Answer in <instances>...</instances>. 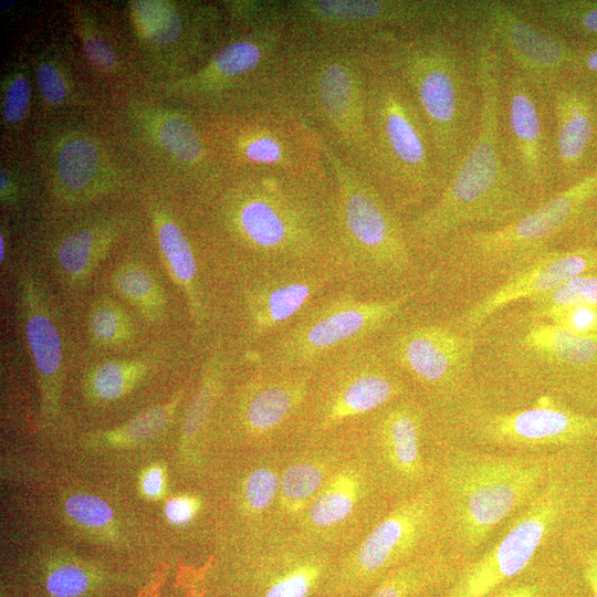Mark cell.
<instances>
[{
    "label": "cell",
    "instance_id": "6da1fadb",
    "mask_svg": "<svg viewBox=\"0 0 597 597\" xmlns=\"http://www.w3.org/2000/svg\"><path fill=\"white\" fill-rule=\"evenodd\" d=\"M469 33L482 101L479 132L439 197L406 219L419 258L457 232L500 228L537 206L514 171L503 140L500 105L505 60L481 31L471 28Z\"/></svg>",
    "mask_w": 597,
    "mask_h": 597
},
{
    "label": "cell",
    "instance_id": "7a4b0ae2",
    "mask_svg": "<svg viewBox=\"0 0 597 597\" xmlns=\"http://www.w3.org/2000/svg\"><path fill=\"white\" fill-rule=\"evenodd\" d=\"M226 180L218 187L217 216L251 271L329 268L335 242L332 179L255 170L226 172Z\"/></svg>",
    "mask_w": 597,
    "mask_h": 597
},
{
    "label": "cell",
    "instance_id": "3957f363",
    "mask_svg": "<svg viewBox=\"0 0 597 597\" xmlns=\"http://www.w3.org/2000/svg\"><path fill=\"white\" fill-rule=\"evenodd\" d=\"M574 450V449H573ZM566 451L491 452L449 446L436 461L442 544L460 568L475 559L494 532L544 488Z\"/></svg>",
    "mask_w": 597,
    "mask_h": 597
},
{
    "label": "cell",
    "instance_id": "277c9868",
    "mask_svg": "<svg viewBox=\"0 0 597 597\" xmlns=\"http://www.w3.org/2000/svg\"><path fill=\"white\" fill-rule=\"evenodd\" d=\"M367 49L408 87L448 182L475 140L480 126L482 101L468 27L394 33Z\"/></svg>",
    "mask_w": 597,
    "mask_h": 597
},
{
    "label": "cell",
    "instance_id": "5b68a950",
    "mask_svg": "<svg viewBox=\"0 0 597 597\" xmlns=\"http://www.w3.org/2000/svg\"><path fill=\"white\" fill-rule=\"evenodd\" d=\"M333 184L335 242L329 268L337 285L389 297L422 286L420 258L406 218L364 174L324 143Z\"/></svg>",
    "mask_w": 597,
    "mask_h": 597
},
{
    "label": "cell",
    "instance_id": "8992f818",
    "mask_svg": "<svg viewBox=\"0 0 597 597\" xmlns=\"http://www.w3.org/2000/svg\"><path fill=\"white\" fill-rule=\"evenodd\" d=\"M475 337L474 373H494L537 397L597 411V336L576 335L522 307L494 314Z\"/></svg>",
    "mask_w": 597,
    "mask_h": 597
},
{
    "label": "cell",
    "instance_id": "52a82bcc",
    "mask_svg": "<svg viewBox=\"0 0 597 597\" xmlns=\"http://www.w3.org/2000/svg\"><path fill=\"white\" fill-rule=\"evenodd\" d=\"M596 513L597 464L588 449L568 450L544 488L507 522L501 536L460 568L444 597L489 596L544 552L561 546L574 527Z\"/></svg>",
    "mask_w": 597,
    "mask_h": 597
},
{
    "label": "cell",
    "instance_id": "ba28073f",
    "mask_svg": "<svg viewBox=\"0 0 597 597\" xmlns=\"http://www.w3.org/2000/svg\"><path fill=\"white\" fill-rule=\"evenodd\" d=\"M366 87L364 46L292 36L284 81L286 104L341 158L368 177Z\"/></svg>",
    "mask_w": 597,
    "mask_h": 597
},
{
    "label": "cell",
    "instance_id": "9c48e42d",
    "mask_svg": "<svg viewBox=\"0 0 597 597\" xmlns=\"http://www.w3.org/2000/svg\"><path fill=\"white\" fill-rule=\"evenodd\" d=\"M366 52L368 178L407 219L430 206L447 180L408 87L376 54Z\"/></svg>",
    "mask_w": 597,
    "mask_h": 597
},
{
    "label": "cell",
    "instance_id": "30bf717a",
    "mask_svg": "<svg viewBox=\"0 0 597 597\" xmlns=\"http://www.w3.org/2000/svg\"><path fill=\"white\" fill-rule=\"evenodd\" d=\"M596 200L597 165L588 175L556 191L521 218L500 228L457 232L423 256H433L438 266L459 270L465 276L503 281L555 247Z\"/></svg>",
    "mask_w": 597,
    "mask_h": 597
},
{
    "label": "cell",
    "instance_id": "8fae6325",
    "mask_svg": "<svg viewBox=\"0 0 597 597\" xmlns=\"http://www.w3.org/2000/svg\"><path fill=\"white\" fill-rule=\"evenodd\" d=\"M226 40L174 88L211 117L283 104L292 36L283 27H229Z\"/></svg>",
    "mask_w": 597,
    "mask_h": 597
},
{
    "label": "cell",
    "instance_id": "7c38bea8",
    "mask_svg": "<svg viewBox=\"0 0 597 597\" xmlns=\"http://www.w3.org/2000/svg\"><path fill=\"white\" fill-rule=\"evenodd\" d=\"M411 394L376 337L342 348L312 368L310 392L293 441L338 433Z\"/></svg>",
    "mask_w": 597,
    "mask_h": 597
},
{
    "label": "cell",
    "instance_id": "4fadbf2b",
    "mask_svg": "<svg viewBox=\"0 0 597 597\" xmlns=\"http://www.w3.org/2000/svg\"><path fill=\"white\" fill-rule=\"evenodd\" d=\"M425 287L371 297L336 287L255 352L258 367L312 369L347 346L373 339L406 312Z\"/></svg>",
    "mask_w": 597,
    "mask_h": 597
},
{
    "label": "cell",
    "instance_id": "5bb4252c",
    "mask_svg": "<svg viewBox=\"0 0 597 597\" xmlns=\"http://www.w3.org/2000/svg\"><path fill=\"white\" fill-rule=\"evenodd\" d=\"M273 13L293 38L366 48L394 33L465 28L469 0H273Z\"/></svg>",
    "mask_w": 597,
    "mask_h": 597
},
{
    "label": "cell",
    "instance_id": "9a60e30c",
    "mask_svg": "<svg viewBox=\"0 0 597 597\" xmlns=\"http://www.w3.org/2000/svg\"><path fill=\"white\" fill-rule=\"evenodd\" d=\"M210 130L224 172L261 170L332 179L324 140L285 103L212 117Z\"/></svg>",
    "mask_w": 597,
    "mask_h": 597
},
{
    "label": "cell",
    "instance_id": "2e32d148",
    "mask_svg": "<svg viewBox=\"0 0 597 597\" xmlns=\"http://www.w3.org/2000/svg\"><path fill=\"white\" fill-rule=\"evenodd\" d=\"M411 306L376 341L430 411L450 410L476 391L475 333L417 316Z\"/></svg>",
    "mask_w": 597,
    "mask_h": 597
},
{
    "label": "cell",
    "instance_id": "e0dca14e",
    "mask_svg": "<svg viewBox=\"0 0 597 597\" xmlns=\"http://www.w3.org/2000/svg\"><path fill=\"white\" fill-rule=\"evenodd\" d=\"M430 417L476 446L514 453H553L588 449L597 442V413L540 396L527 406L494 409L475 391L457 407Z\"/></svg>",
    "mask_w": 597,
    "mask_h": 597
},
{
    "label": "cell",
    "instance_id": "ac0fdd59",
    "mask_svg": "<svg viewBox=\"0 0 597 597\" xmlns=\"http://www.w3.org/2000/svg\"><path fill=\"white\" fill-rule=\"evenodd\" d=\"M338 459L321 491L291 532L325 548H346L374 525L375 499L385 492L375 468L354 433L342 432ZM348 547V548H349Z\"/></svg>",
    "mask_w": 597,
    "mask_h": 597
},
{
    "label": "cell",
    "instance_id": "d6986e66",
    "mask_svg": "<svg viewBox=\"0 0 597 597\" xmlns=\"http://www.w3.org/2000/svg\"><path fill=\"white\" fill-rule=\"evenodd\" d=\"M367 452L385 493L408 496L434 475L426 457L429 410L416 394L383 407L349 428Z\"/></svg>",
    "mask_w": 597,
    "mask_h": 597
},
{
    "label": "cell",
    "instance_id": "ffe728a7",
    "mask_svg": "<svg viewBox=\"0 0 597 597\" xmlns=\"http://www.w3.org/2000/svg\"><path fill=\"white\" fill-rule=\"evenodd\" d=\"M500 119L510 163L538 205L557 191L553 134L546 93L505 62Z\"/></svg>",
    "mask_w": 597,
    "mask_h": 597
},
{
    "label": "cell",
    "instance_id": "44dd1931",
    "mask_svg": "<svg viewBox=\"0 0 597 597\" xmlns=\"http://www.w3.org/2000/svg\"><path fill=\"white\" fill-rule=\"evenodd\" d=\"M469 27L486 35L542 93L569 73L576 45L530 20L514 0H469Z\"/></svg>",
    "mask_w": 597,
    "mask_h": 597
},
{
    "label": "cell",
    "instance_id": "7402d4cb",
    "mask_svg": "<svg viewBox=\"0 0 597 597\" xmlns=\"http://www.w3.org/2000/svg\"><path fill=\"white\" fill-rule=\"evenodd\" d=\"M442 544L438 493L433 480L397 502L355 543L347 565L368 578L390 572Z\"/></svg>",
    "mask_w": 597,
    "mask_h": 597
},
{
    "label": "cell",
    "instance_id": "603a6c76",
    "mask_svg": "<svg viewBox=\"0 0 597 597\" xmlns=\"http://www.w3.org/2000/svg\"><path fill=\"white\" fill-rule=\"evenodd\" d=\"M336 287V279L326 265L251 271L241 291L249 342L260 348Z\"/></svg>",
    "mask_w": 597,
    "mask_h": 597
},
{
    "label": "cell",
    "instance_id": "cb8c5ba5",
    "mask_svg": "<svg viewBox=\"0 0 597 597\" xmlns=\"http://www.w3.org/2000/svg\"><path fill=\"white\" fill-rule=\"evenodd\" d=\"M594 77L568 73L546 92L549 107L557 191L595 167L597 85Z\"/></svg>",
    "mask_w": 597,
    "mask_h": 597
},
{
    "label": "cell",
    "instance_id": "d4e9b609",
    "mask_svg": "<svg viewBox=\"0 0 597 597\" xmlns=\"http://www.w3.org/2000/svg\"><path fill=\"white\" fill-rule=\"evenodd\" d=\"M591 270H597V244L549 248L498 283L451 325L462 332L475 333L490 317L510 305L546 294Z\"/></svg>",
    "mask_w": 597,
    "mask_h": 597
},
{
    "label": "cell",
    "instance_id": "484cf974",
    "mask_svg": "<svg viewBox=\"0 0 597 597\" xmlns=\"http://www.w3.org/2000/svg\"><path fill=\"white\" fill-rule=\"evenodd\" d=\"M312 369L258 367L240 394L237 422L254 441H293L310 392Z\"/></svg>",
    "mask_w": 597,
    "mask_h": 597
},
{
    "label": "cell",
    "instance_id": "4316f807",
    "mask_svg": "<svg viewBox=\"0 0 597 597\" xmlns=\"http://www.w3.org/2000/svg\"><path fill=\"white\" fill-rule=\"evenodd\" d=\"M19 310L23 334L40 389L41 415L54 420L60 413L63 346L50 300L36 277L25 272L19 280Z\"/></svg>",
    "mask_w": 597,
    "mask_h": 597
},
{
    "label": "cell",
    "instance_id": "83f0119b",
    "mask_svg": "<svg viewBox=\"0 0 597 597\" xmlns=\"http://www.w3.org/2000/svg\"><path fill=\"white\" fill-rule=\"evenodd\" d=\"M293 458L284 459L273 532H291L323 488L343 446V434L294 441Z\"/></svg>",
    "mask_w": 597,
    "mask_h": 597
},
{
    "label": "cell",
    "instance_id": "f1b7e54d",
    "mask_svg": "<svg viewBox=\"0 0 597 597\" xmlns=\"http://www.w3.org/2000/svg\"><path fill=\"white\" fill-rule=\"evenodd\" d=\"M158 245L168 271L182 291L195 327L202 332L209 320L193 248L179 224L165 210L151 209Z\"/></svg>",
    "mask_w": 597,
    "mask_h": 597
},
{
    "label": "cell",
    "instance_id": "f546056e",
    "mask_svg": "<svg viewBox=\"0 0 597 597\" xmlns=\"http://www.w3.org/2000/svg\"><path fill=\"white\" fill-rule=\"evenodd\" d=\"M119 221L101 220L70 231L54 250L61 277L71 286H82L105 259L121 232Z\"/></svg>",
    "mask_w": 597,
    "mask_h": 597
},
{
    "label": "cell",
    "instance_id": "4dcf8cb0",
    "mask_svg": "<svg viewBox=\"0 0 597 597\" xmlns=\"http://www.w3.org/2000/svg\"><path fill=\"white\" fill-rule=\"evenodd\" d=\"M104 158L98 144L84 134H72L57 147L55 167L59 193L67 200L93 196L102 188Z\"/></svg>",
    "mask_w": 597,
    "mask_h": 597
},
{
    "label": "cell",
    "instance_id": "1f68e13d",
    "mask_svg": "<svg viewBox=\"0 0 597 597\" xmlns=\"http://www.w3.org/2000/svg\"><path fill=\"white\" fill-rule=\"evenodd\" d=\"M514 1L525 17L567 41L580 39L597 44V0Z\"/></svg>",
    "mask_w": 597,
    "mask_h": 597
},
{
    "label": "cell",
    "instance_id": "d6a6232c",
    "mask_svg": "<svg viewBox=\"0 0 597 597\" xmlns=\"http://www.w3.org/2000/svg\"><path fill=\"white\" fill-rule=\"evenodd\" d=\"M184 395L185 390H179L166 402L146 409L118 427L92 432L85 443L94 449H125L145 443L168 427Z\"/></svg>",
    "mask_w": 597,
    "mask_h": 597
},
{
    "label": "cell",
    "instance_id": "836d02e7",
    "mask_svg": "<svg viewBox=\"0 0 597 597\" xmlns=\"http://www.w3.org/2000/svg\"><path fill=\"white\" fill-rule=\"evenodd\" d=\"M151 369L147 358H117L92 366L83 379L85 397L94 404L116 401L144 381Z\"/></svg>",
    "mask_w": 597,
    "mask_h": 597
},
{
    "label": "cell",
    "instance_id": "e575fe53",
    "mask_svg": "<svg viewBox=\"0 0 597 597\" xmlns=\"http://www.w3.org/2000/svg\"><path fill=\"white\" fill-rule=\"evenodd\" d=\"M114 290L134 305L149 323H159L167 313V297L153 272L142 263L126 261L113 271Z\"/></svg>",
    "mask_w": 597,
    "mask_h": 597
},
{
    "label": "cell",
    "instance_id": "d590c367",
    "mask_svg": "<svg viewBox=\"0 0 597 597\" xmlns=\"http://www.w3.org/2000/svg\"><path fill=\"white\" fill-rule=\"evenodd\" d=\"M105 582L101 568L70 555L51 557L42 569V586L48 597H91Z\"/></svg>",
    "mask_w": 597,
    "mask_h": 597
},
{
    "label": "cell",
    "instance_id": "8d00e7d4",
    "mask_svg": "<svg viewBox=\"0 0 597 597\" xmlns=\"http://www.w3.org/2000/svg\"><path fill=\"white\" fill-rule=\"evenodd\" d=\"M227 368L223 347L217 344L205 360L199 386L185 415L181 433L185 446L190 447L200 438L221 392Z\"/></svg>",
    "mask_w": 597,
    "mask_h": 597
},
{
    "label": "cell",
    "instance_id": "74e56055",
    "mask_svg": "<svg viewBox=\"0 0 597 597\" xmlns=\"http://www.w3.org/2000/svg\"><path fill=\"white\" fill-rule=\"evenodd\" d=\"M283 457V452L272 450L270 459H264L247 471L240 485V502L245 514L259 520L268 516L272 532Z\"/></svg>",
    "mask_w": 597,
    "mask_h": 597
},
{
    "label": "cell",
    "instance_id": "f35d334b",
    "mask_svg": "<svg viewBox=\"0 0 597 597\" xmlns=\"http://www.w3.org/2000/svg\"><path fill=\"white\" fill-rule=\"evenodd\" d=\"M575 306L597 307V270L578 274L553 291L526 301L523 310L534 317L547 320Z\"/></svg>",
    "mask_w": 597,
    "mask_h": 597
},
{
    "label": "cell",
    "instance_id": "ab89813d",
    "mask_svg": "<svg viewBox=\"0 0 597 597\" xmlns=\"http://www.w3.org/2000/svg\"><path fill=\"white\" fill-rule=\"evenodd\" d=\"M87 331L92 343L102 348H117L133 342L135 328L130 316L114 300L96 298L91 305Z\"/></svg>",
    "mask_w": 597,
    "mask_h": 597
},
{
    "label": "cell",
    "instance_id": "60d3db41",
    "mask_svg": "<svg viewBox=\"0 0 597 597\" xmlns=\"http://www.w3.org/2000/svg\"><path fill=\"white\" fill-rule=\"evenodd\" d=\"M66 519L77 528L97 536H108L116 520L112 506L102 498L87 492H75L63 501Z\"/></svg>",
    "mask_w": 597,
    "mask_h": 597
},
{
    "label": "cell",
    "instance_id": "b9f144b4",
    "mask_svg": "<svg viewBox=\"0 0 597 597\" xmlns=\"http://www.w3.org/2000/svg\"><path fill=\"white\" fill-rule=\"evenodd\" d=\"M561 549L562 545L544 552L523 573L486 597H551L553 586L546 578Z\"/></svg>",
    "mask_w": 597,
    "mask_h": 597
},
{
    "label": "cell",
    "instance_id": "7bdbcfd3",
    "mask_svg": "<svg viewBox=\"0 0 597 597\" xmlns=\"http://www.w3.org/2000/svg\"><path fill=\"white\" fill-rule=\"evenodd\" d=\"M72 15L75 31L91 65L106 73L116 70L118 65L117 54L88 12L73 7Z\"/></svg>",
    "mask_w": 597,
    "mask_h": 597
},
{
    "label": "cell",
    "instance_id": "ee69618b",
    "mask_svg": "<svg viewBox=\"0 0 597 597\" xmlns=\"http://www.w3.org/2000/svg\"><path fill=\"white\" fill-rule=\"evenodd\" d=\"M31 98L29 80L22 71H14L2 85L1 111L7 124L15 125L24 119Z\"/></svg>",
    "mask_w": 597,
    "mask_h": 597
},
{
    "label": "cell",
    "instance_id": "f6af8a7d",
    "mask_svg": "<svg viewBox=\"0 0 597 597\" xmlns=\"http://www.w3.org/2000/svg\"><path fill=\"white\" fill-rule=\"evenodd\" d=\"M36 84L43 100L50 105L64 103L70 94L69 81L55 63L40 62L35 69Z\"/></svg>",
    "mask_w": 597,
    "mask_h": 597
},
{
    "label": "cell",
    "instance_id": "bcb514c9",
    "mask_svg": "<svg viewBox=\"0 0 597 597\" xmlns=\"http://www.w3.org/2000/svg\"><path fill=\"white\" fill-rule=\"evenodd\" d=\"M547 321L579 336H597V307L575 306L551 315Z\"/></svg>",
    "mask_w": 597,
    "mask_h": 597
},
{
    "label": "cell",
    "instance_id": "7dc6e473",
    "mask_svg": "<svg viewBox=\"0 0 597 597\" xmlns=\"http://www.w3.org/2000/svg\"><path fill=\"white\" fill-rule=\"evenodd\" d=\"M201 500L192 494H178L165 502V519L175 526L191 523L201 510Z\"/></svg>",
    "mask_w": 597,
    "mask_h": 597
},
{
    "label": "cell",
    "instance_id": "c3c4849f",
    "mask_svg": "<svg viewBox=\"0 0 597 597\" xmlns=\"http://www.w3.org/2000/svg\"><path fill=\"white\" fill-rule=\"evenodd\" d=\"M139 492L149 501H157L165 496L167 490V473L163 464L154 463L147 467L139 478Z\"/></svg>",
    "mask_w": 597,
    "mask_h": 597
},
{
    "label": "cell",
    "instance_id": "681fc988",
    "mask_svg": "<svg viewBox=\"0 0 597 597\" xmlns=\"http://www.w3.org/2000/svg\"><path fill=\"white\" fill-rule=\"evenodd\" d=\"M569 73L597 78V44L576 45Z\"/></svg>",
    "mask_w": 597,
    "mask_h": 597
},
{
    "label": "cell",
    "instance_id": "f907efd6",
    "mask_svg": "<svg viewBox=\"0 0 597 597\" xmlns=\"http://www.w3.org/2000/svg\"><path fill=\"white\" fill-rule=\"evenodd\" d=\"M177 583L184 591V597H206L203 570L180 567Z\"/></svg>",
    "mask_w": 597,
    "mask_h": 597
},
{
    "label": "cell",
    "instance_id": "816d5d0a",
    "mask_svg": "<svg viewBox=\"0 0 597 597\" xmlns=\"http://www.w3.org/2000/svg\"><path fill=\"white\" fill-rule=\"evenodd\" d=\"M0 198L6 205L14 203L18 198V186L4 168L0 170Z\"/></svg>",
    "mask_w": 597,
    "mask_h": 597
},
{
    "label": "cell",
    "instance_id": "f5cc1de1",
    "mask_svg": "<svg viewBox=\"0 0 597 597\" xmlns=\"http://www.w3.org/2000/svg\"><path fill=\"white\" fill-rule=\"evenodd\" d=\"M167 570L156 572L148 582L139 589L136 597H158L160 589L166 580Z\"/></svg>",
    "mask_w": 597,
    "mask_h": 597
},
{
    "label": "cell",
    "instance_id": "db71d44e",
    "mask_svg": "<svg viewBox=\"0 0 597 597\" xmlns=\"http://www.w3.org/2000/svg\"><path fill=\"white\" fill-rule=\"evenodd\" d=\"M7 253V241L3 232L0 233V262H3Z\"/></svg>",
    "mask_w": 597,
    "mask_h": 597
}]
</instances>
